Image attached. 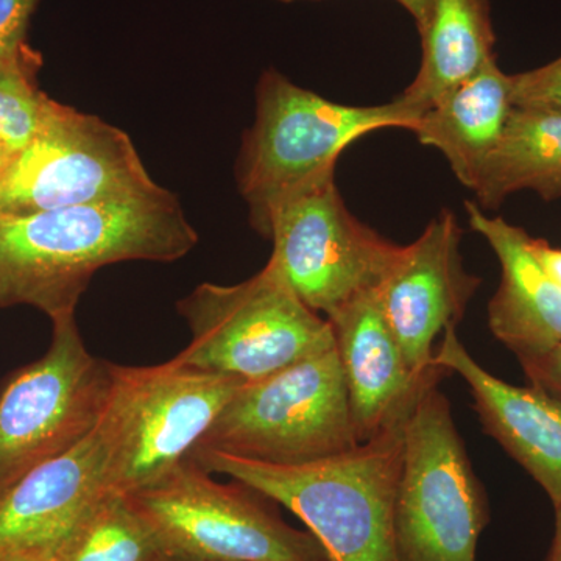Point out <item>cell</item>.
I'll return each mask as SVG.
<instances>
[{"label":"cell","mask_w":561,"mask_h":561,"mask_svg":"<svg viewBox=\"0 0 561 561\" xmlns=\"http://www.w3.org/2000/svg\"><path fill=\"white\" fill-rule=\"evenodd\" d=\"M51 323L46 354L14 371L0 389V494L84 440L108 402L113 364L84 346L76 313Z\"/></svg>","instance_id":"cell-9"},{"label":"cell","mask_w":561,"mask_h":561,"mask_svg":"<svg viewBox=\"0 0 561 561\" xmlns=\"http://www.w3.org/2000/svg\"><path fill=\"white\" fill-rule=\"evenodd\" d=\"M268 264L300 300L331 317L389 278L404 253L357 219L343 202L335 173L287 195L265 228Z\"/></svg>","instance_id":"cell-10"},{"label":"cell","mask_w":561,"mask_h":561,"mask_svg":"<svg viewBox=\"0 0 561 561\" xmlns=\"http://www.w3.org/2000/svg\"><path fill=\"white\" fill-rule=\"evenodd\" d=\"M416 119L397 99L345 105L298 87L276 69L256 88V117L242 139L236 181L262 238L273 208L287 195L335 173L351 144L383 128L413 131Z\"/></svg>","instance_id":"cell-3"},{"label":"cell","mask_w":561,"mask_h":561,"mask_svg":"<svg viewBox=\"0 0 561 561\" xmlns=\"http://www.w3.org/2000/svg\"><path fill=\"white\" fill-rule=\"evenodd\" d=\"M125 496L153 529L165 559L331 561L311 531L280 518L271 497L247 483L217 482L191 459Z\"/></svg>","instance_id":"cell-5"},{"label":"cell","mask_w":561,"mask_h":561,"mask_svg":"<svg viewBox=\"0 0 561 561\" xmlns=\"http://www.w3.org/2000/svg\"><path fill=\"white\" fill-rule=\"evenodd\" d=\"M522 191L549 202L561 198V114L513 108L472 187L478 205L486 209Z\"/></svg>","instance_id":"cell-19"},{"label":"cell","mask_w":561,"mask_h":561,"mask_svg":"<svg viewBox=\"0 0 561 561\" xmlns=\"http://www.w3.org/2000/svg\"><path fill=\"white\" fill-rule=\"evenodd\" d=\"M434 364L470 387L483 431L529 472L552 501L561 502V404L538 387H519L491 375L468 353L457 327L446 328Z\"/></svg>","instance_id":"cell-14"},{"label":"cell","mask_w":561,"mask_h":561,"mask_svg":"<svg viewBox=\"0 0 561 561\" xmlns=\"http://www.w3.org/2000/svg\"><path fill=\"white\" fill-rule=\"evenodd\" d=\"M41 55L27 43L0 58V139L20 151L39 130L54 99L39 90Z\"/></svg>","instance_id":"cell-21"},{"label":"cell","mask_w":561,"mask_h":561,"mask_svg":"<svg viewBox=\"0 0 561 561\" xmlns=\"http://www.w3.org/2000/svg\"><path fill=\"white\" fill-rule=\"evenodd\" d=\"M420 35L419 72L397 98L416 122L496 58L490 0H434Z\"/></svg>","instance_id":"cell-18"},{"label":"cell","mask_w":561,"mask_h":561,"mask_svg":"<svg viewBox=\"0 0 561 561\" xmlns=\"http://www.w3.org/2000/svg\"><path fill=\"white\" fill-rule=\"evenodd\" d=\"M198 242L179 198L140 197L0 216V308L76 313L94 273L128 261L175 262Z\"/></svg>","instance_id":"cell-1"},{"label":"cell","mask_w":561,"mask_h":561,"mask_svg":"<svg viewBox=\"0 0 561 561\" xmlns=\"http://www.w3.org/2000/svg\"><path fill=\"white\" fill-rule=\"evenodd\" d=\"M402 424L348 451L302 465L262 463L216 451L187 459L230 476L289 508L331 561H400L394 511L402 467Z\"/></svg>","instance_id":"cell-2"},{"label":"cell","mask_w":561,"mask_h":561,"mask_svg":"<svg viewBox=\"0 0 561 561\" xmlns=\"http://www.w3.org/2000/svg\"><path fill=\"white\" fill-rule=\"evenodd\" d=\"M108 490L99 426L0 494V553L49 552Z\"/></svg>","instance_id":"cell-15"},{"label":"cell","mask_w":561,"mask_h":561,"mask_svg":"<svg viewBox=\"0 0 561 561\" xmlns=\"http://www.w3.org/2000/svg\"><path fill=\"white\" fill-rule=\"evenodd\" d=\"M546 561H561V502L556 507V535Z\"/></svg>","instance_id":"cell-27"},{"label":"cell","mask_w":561,"mask_h":561,"mask_svg":"<svg viewBox=\"0 0 561 561\" xmlns=\"http://www.w3.org/2000/svg\"><path fill=\"white\" fill-rule=\"evenodd\" d=\"M39 0H0V58L27 43L28 22Z\"/></svg>","instance_id":"cell-24"},{"label":"cell","mask_w":561,"mask_h":561,"mask_svg":"<svg viewBox=\"0 0 561 561\" xmlns=\"http://www.w3.org/2000/svg\"><path fill=\"white\" fill-rule=\"evenodd\" d=\"M242 379L183 367L113 364V382L99 430L113 493L144 489L187 459Z\"/></svg>","instance_id":"cell-6"},{"label":"cell","mask_w":561,"mask_h":561,"mask_svg":"<svg viewBox=\"0 0 561 561\" xmlns=\"http://www.w3.org/2000/svg\"><path fill=\"white\" fill-rule=\"evenodd\" d=\"M328 320L341 357L357 443L408 419L423 390L449 375L440 365L424 375L411 370L383 317L378 289L354 298Z\"/></svg>","instance_id":"cell-13"},{"label":"cell","mask_w":561,"mask_h":561,"mask_svg":"<svg viewBox=\"0 0 561 561\" xmlns=\"http://www.w3.org/2000/svg\"><path fill=\"white\" fill-rule=\"evenodd\" d=\"M511 79L515 108L561 114V57Z\"/></svg>","instance_id":"cell-22"},{"label":"cell","mask_w":561,"mask_h":561,"mask_svg":"<svg viewBox=\"0 0 561 561\" xmlns=\"http://www.w3.org/2000/svg\"><path fill=\"white\" fill-rule=\"evenodd\" d=\"M161 187L127 133L54 101L0 180V216L125 201Z\"/></svg>","instance_id":"cell-11"},{"label":"cell","mask_w":561,"mask_h":561,"mask_svg":"<svg viewBox=\"0 0 561 561\" xmlns=\"http://www.w3.org/2000/svg\"><path fill=\"white\" fill-rule=\"evenodd\" d=\"M394 2L400 3L402 9L411 14L419 31L423 32L427 21H430L434 0H394Z\"/></svg>","instance_id":"cell-26"},{"label":"cell","mask_w":561,"mask_h":561,"mask_svg":"<svg viewBox=\"0 0 561 561\" xmlns=\"http://www.w3.org/2000/svg\"><path fill=\"white\" fill-rule=\"evenodd\" d=\"M516 357L531 386L545 390L561 404V343Z\"/></svg>","instance_id":"cell-23"},{"label":"cell","mask_w":561,"mask_h":561,"mask_svg":"<svg viewBox=\"0 0 561 561\" xmlns=\"http://www.w3.org/2000/svg\"><path fill=\"white\" fill-rule=\"evenodd\" d=\"M276 2L294 3V2H317V0H276Z\"/></svg>","instance_id":"cell-30"},{"label":"cell","mask_w":561,"mask_h":561,"mask_svg":"<svg viewBox=\"0 0 561 561\" xmlns=\"http://www.w3.org/2000/svg\"><path fill=\"white\" fill-rule=\"evenodd\" d=\"M164 561H198V560L165 559Z\"/></svg>","instance_id":"cell-31"},{"label":"cell","mask_w":561,"mask_h":561,"mask_svg":"<svg viewBox=\"0 0 561 561\" xmlns=\"http://www.w3.org/2000/svg\"><path fill=\"white\" fill-rule=\"evenodd\" d=\"M513 108L511 76L494 58L427 110L413 133L420 144L440 151L456 179L472 191Z\"/></svg>","instance_id":"cell-17"},{"label":"cell","mask_w":561,"mask_h":561,"mask_svg":"<svg viewBox=\"0 0 561 561\" xmlns=\"http://www.w3.org/2000/svg\"><path fill=\"white\" fill-rule=\"evenodd\" d=\"M461 231L453 210L430 221L378 289L383 317L413 373L435 367V342L446 328L457 327L481 278L465 268Z\"/></svg>","instance_id":"cell-12"},{"label":"cell","mask_w":561,"mask_h":561,"mask_svg":"<svg viewBox=\"0 0 561 561\" xmlns=\"http://www.w3.org/2000/svg\"><path fill=\"white\" fill-rule=\"evenodd\" d=\"M431 383L402 424V467L394 511L400 561H476L490 519L451 404Z\"/></svg>","instance_id":"cell-8"},{"label":"cell","mask_w":561,"mask_h":561,"mask_svg":"<svg viewBox=\"0 0 561 561\" xmlns=\"http://www.w3.org/2000/svg\"><path fill=\"white\" fill-rule=\"evenodd\" d=\"M529 249L546 275L561 289V249L535 238H529Z\"/></svg>","instance_id":"cell-25"},{"label":"cell","mask_w":561,"mask_h":561,"mask_svg":"<svg viewBox=\"0 0 561 561\" xmlns=\"http://www.w3.org/2000/svg\"><path fill=\"white\" fill-rule=\"evenodd\" d=\"M0 561H47L43 552H10L0 553Z\"/></svg>","instance_id":"cell-29"},{"label":"cell","mask_w":561,"mask_h":561,"mask_svg":"<svg viewBox=\"0 0 561 561\" xmlns=\"http://www.w3.org/2000/svg\"><path fill=\"white\" fill-rule=\"evenodd\" d=\"M471 230L496 254L501 280L486 308L494 337L515 356L537 353L561 343V289L546 275L529 249L523 228L465 203Z\"/></svg>","instance_id":"cell-16"},{"label":"cell","mask_w":561,"mask_h":561,"mask_svg":"<svg viewBox=\"0 0 561 561\" xmlns=\"http://www.w3.org/2000/svg\"><path fill=\"white\" fill-rule=\"evenodd\" d=\"M47 561H164L157 535L125 494L106 493L51 551Z\"/></svg>","instance_id":"cell-20"},{"label":"cell","mask_w":561,"mask_h":561,"mask_svg":"<svg viewBox=\"0 0 561 561\" xmlns=\"http://www.w3.org/2000/svg\"><path fill=\"white\" fill-rule=\"evenodd\" d=\"M16 153V150L11 149L9 144L3 142V140L0 139V180H2V176L5 175L7 171H9L11 162H13Z\"/></svg>","instance_id":"cell-28"},{"label":"cell","mask_w":561,"mask_h":561,"mask_svg":"<svg viewBox=\"0 0 561 561\" xmlns=\"http://www.w3.org/2000/svg\"><path fill=\"white\" fill-rule=\"evenodd\" d=\"M176 309L192 341L173 359L191 370L257 381L335 345L330 320L268 262L234 286L201 284Z\"/></svg>","instance_id":"cell-4"},{"label":"cell","mask_w":561,"mask_h":561,"mask_svg":"<svg viewBox=\"0 0 561 561\" xmlns=\"http://www.w3.org/2000/svg\"><path fill=\"white\" fill-rule=\"evenodd\" d=\"M356 445L345 376L334 345L267 378L243 382L194 451L302 465Z\"/></svg>","instance_id":"cell-7"}]
</instances>
